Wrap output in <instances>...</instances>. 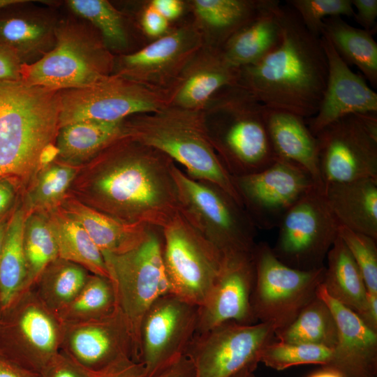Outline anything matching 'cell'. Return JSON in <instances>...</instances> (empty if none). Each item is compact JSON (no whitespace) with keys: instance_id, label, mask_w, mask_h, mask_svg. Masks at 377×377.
<instances>
[{"instance_id":"cell-15","label":"cell","mask_w":377,"mask_h":377,"mask_svg":"<svg viewBox=\"0 0 377 377\" xmlns=\"http://www.w3.org/2000/svg\"><path fill=\"white\" fill-rule=\"evenodd\" d=\"M275 331L269 323H225L195 334L186 355L194 364L196 377H230L244 368L255 371Z\"/></svg>"},{"instance_id":"cell-44","label":"cell","mask_w":377,"mask_h":377,"mask_svg":"<svg viewBox=\"0 0 377 377\" xmlns=\"http://www.w3.org/2000/svg\"><path fill=\"white\" fill-rule=\"evenodd\" d=\"M38 377H89L87 371L63 351L54 355L38 374Z\"/></svg>"},{"instance_id":"cell-7","label":"cell","mask_w":377,"mask_h":377,"mask_svg":"<svg viewBox=\"0 0 377 377\" xmlns=\"http://www.w3.org/2000/svg\"><path fill=\"white\" fill-rule=\"evenodd\" d=\"M152 228L134 249L120 254H103L117 306L128 324L135 361L138 362L143 318L157 299L170 293L163 263V237Z\"/></svg>"},{"instance_id":"cell-41","label":"cell","mask_w":377,"mask_h":377,"mask_svg":"<svg viewBox=\"0 0 377 377\" xmlns=\"http://www.w3.org/2000/svg\"><path fill=\"white\" fill-rule=\"evenodd\" d=\"M332 349L324 346L286 343L274 339L262 350L260 362L277 371L301 364L327 366L331 361Z\"/></svg>"},{"instance_id":"cell-27","label":"cell","mask_w":377,"mask_h":377,"mask_svg":"<svg viewBox=\"0 0 377 377\" xmlns=\"http://www.w3.org/2000/svg\"><path fill=\"white\" fill-rule=\"evenodd\" d=\"M281 6L279 1L271 0L257 17L226 41L221 50L230 66L239 69L255 64L278 46Z\"/></svg>"},{"instance_id":"cell-11","label":"cell","mask_w":377,"mask_h":377,"mask_svg":"<svg viewBox=\"0 0 377 377\" xmlns=\"http://www.w3.org/2000/svg\"><path fill=\"white\" fill-rule=\"evenodd\" d=\"M64 324L31 288L0 311V352L38 374L61 348Z\"/></svg>"},{"instance_id":"cell-58","label":"cell","mask_w":377,"mask_h":377,"mask_svg":"<svg viewBox=\"0 0 377 377\" xmlns=\"http://www.w3.org/2000/svg\"><path fill=\"white\" fill-rule=\"evenodd\" d=\"M0 311H1V306H0Z\"/></svg>"},{"instance_id":"cell-35","label":"cell","mask_w":377,"mask_h":377,"mask_svg":"<svg viewBox=\"0 0 377 377\" xmlns=\"http://www.w3.org/2000/svg\"><path fill=\"white\" fill-rule=\"evenodd\" d=\"M80 168L56 158L43 165L22 191L20 201L26 215L59 207Z\"/></svg>"},{"instance_id":"cell-6","label":"cell","mask_w":377,"mask_h":377,"mask_svg":"<svg viewBox=\"0 0 377 377\" xmlns=\"http://www.w3.org/2000/svg\"><path fill=\"white\" fill-rule=\"evenodd\" d=\"M114 59L101 37L70 21L57 24L54 47L22 64V80L54 91L89 86L112 74Z\"/></svg>"},{"instance_id":"cell-45","label":"cell","mask_w":377,"mask_h":377,"mask_svg":"<svg viewBox=\"0 0 377 377\" xmlns=\"http://www.w3.org/2000/svg\"><path fill=\"white\" fill-rule=\"evenodd\" d=\"M22 191V185L18 179L10 177L0 178V221L13 213Z\"/></svg>"},{"instance_id":"cell-53","label":"cell","mask_w":377,"mask_h":377,"mask_svg":"<svg viewBox=\"0 0 377 377\" xmlns=\"http://www.w3.org/2000/svg\"><path fill=\"white\" fill-rule=\"evenodd\" d=\"M358 316L368 327L377 332V295L368 293L367 308Z\"/></svg>"},{"instance_id":"cell-16","label":"cell","mask_w":377,"mask_h":377,"mask_svg":"<svg viewBox=\"0 0 377 377\" xmlns=\"http://www.w3.org/2000/svg\"><path fill=\"white\" fill-rule=\"evenodd\" d=\"M233 177L244 209L256 228L266 230L277 228L288 211L318 186L304 168L279 158L263 170Z\"/></svg>"},{"instance_id":"cell-31","label":"cell","mask_w":377,"mask_h":377,"mask_svg":"<svg viewBox=\"0 0 377 377\" xmlns=\"http://www.w3.org/2000/svg\"><path fill=\"white\" fill-rule=\"evenodd\" d=\"M322 35L325 36L349 66H355L374 87L377 86V43L373 31L354 27L341 17L323 20Z\"/></svg>"},{"instance_id":"cell-34","label":"cell","mask_w":377,"mask_h":377,"mask_svg":"<svg viewBox=\"0 0 377 377\" xmlns=\"http://www.w3.org/2000/svg\"><path fill=\"white\" fill-rule=\"evenodd\" d=\"M271 0H195L198 18L213 33L215 46L221 50L237 31L251 22Z\"/></svg>"},{"instance_id":"cell-5","label":"cell","mask_w":377,"mask_h":377,"mask_svg":"<svg viewBox=\"0 0 377 377\" xmlns=\"http://www.w3.org/2000/svg\"><path fill=\"white\" fill-rule=\"evenodd\" d=\"M264 110L265 106L239 85L223 88L204 109L214 147L233 177L263 170L278 158Z\"/></svg>"},{"instance_id":"cell-24","label":"cell","mask_w":377,"mask_h":377,"mask_svg":"<svg viewBox=\"0 0 377 377\" xmlns=\"http://www.w3.org/2000/svg\"><path fill=\"white\" fill-rule=\"evenodd\" d=\"M264 116L277 158L302 167L311 175L316 184L323 188L316 138L305 119L295 114L265 106Z\"/></svg>"},{"instance_id":"cell-40","label":"cell","mask_w":377,"mask_h":377,"mask_svg":"<svg viewBox=\"0 0 377 377\" xmlns=\"http://www.w3.org/2000/svg\"><path fill=\"white\" fill-rule=\"evenodd\" d=\"M67 4L76 15L88 20L99 31L109 50H123L128 35L121 14L105 0H70Z\"/></svg>"},{"instance_id":"cell-29","label":"cell","mask_w":377,"mask_h":377,"mask_svg":"<svg viewBox=\"0 0 377 377\" xmlns=\"http://www.w3.org/2000/svg\"><path fill=\"white\" fill-rule=\"evenodd\" d=\"M123 121L88 119L60 127L55 140L56 159L76 167L88 163L110 144L124 136Z\"/></svg>"},{"instance_id":"cell-46","label":"cell","mask_w":377,"mask_h":377,"mask_svg":"<svg viewBox=\"0 0 377 377\" xmlns=\"http://www.w3.org/2000/svg\"><path fill=\"white\" fill-rule=\"evenodd\" d=\"M87 371L89 377H145L142 364L131 359L120 361L100 371Z\"/></svg>"},{"instance_id":"cell-37","label":"cell","mask_w":377,"mask_h":377,"mask_svg":"<svg viewBox=\"0 0 377 377\" xmlns=\"http://www.w3.org/2000/svg\"><path fill=\"white\" fill-rule=\"evenodd\" d=\"M274 339L333 349L338 340L337 322L327 304L316 295L290 325L275 332Z\"/></svg>"},{"instance_id":"cell-36","label":"cell","mask_w":377,"mask_h":377,"mask_svg":"<svg viewBox=\"0 0 377 377\" xmlns=\"http://www.w3.org/2000/svg\"><path fill=\"white\" fill-rule=\"evenodd\" d=\"M90 274L81 265L57 258L43 269L30 288L57 314L79 293Z\"/></svg>"},{"instance_id":"cell-33","label":"cell","mask_w":377,"mask_h":377,"mask_svg":"<svg viewBox=\"0 0 377 377\" xmlns=\"http://www.w3.org/2000/svg\"><path fill=\"white\" fill-rule=\"evenodd\" d=\"M25 217L20 200L9 218L0 254L1 310L27 290V272L23 248Z\"/></svg>"},{"instance_id":"cell-3","label":"cell","mask_w":377,"mask_h":377,"mask_svg":"<svg viewBox=\"0 0 377 377\" xmlns=\"http://www.w3.org/2000/svg\"><path fill=\"white\" fill-rule=\"evenodd\" d=\"M59 91L22 80L0 81V178L23 191L38 169L57 156Z\"/></svg>"},{"instance_id":"cell-28","label":"cell","mask_w":377,"mask_h":377,"mask_svg":"<svg viewBox=\"0 0 377 377\" xmlns=\"http://www.w3.org/2000/svg\"><path fill=\"white\" fill-rule=\"evenodd\" d=\"M57 24L34 12L0 17V45L13 51L23 64H32L54 47Z\"/></svg>"},{"instance_id":"cell-32","label":"cell","mask_w":377,"mask_h":377,"mask_svg":"<svg viewBox=\"0 0 377 377\" xmlns=\"http://www.w3.org/2000/svg\"><path fill=\"white\" fill-rule=\"evenodd\" d=\"M46 213L59 258L78 264L91 274L108 278L103 255L84 228L59 207Z\"/></svg>"},{"instance_id":"cell-20","label":"cell","mask_w":377,"mask_h":377,"mask_svg":"<svg viewBox=\"0 0 377 377\" xmlns=\"http://www.w3.org/2000/svg\"><path fill=\"white\" fill-rule=\"evenodd\" d=\"M255 279L253 251L225 256L216 281L204 303L198 306L195 334L228 322L257 323L251 306Z\"/></svg>"},{"instance_id":"cell-50","label":"cell","mask_w":377,"mask_h":377,"mask_svg":"<svg viewBox=\"0 0 377 377\" xmlns=\"http://www.w3.org/2000/svg\"><path fill=\"white\" fill-rule=\"evenodd\" d=\"M152 377H196L191 359L184 355Z\"/></svg>"},{"instance_id":"cell-14","label":"cell","mask_w":377,"mask_h":377,"mask_svg":"<svg viewBox=\"0 0 377 377\" xmlns=\"http://www.w3.org/2000/svg\"><path fill=\"white\" fill-rule=\"evenodd\" d=\"M339 223L316 186L297 201L279 223L275 256L300 270L325 267L327 253L339 235Z\"/></svg>"},{"instance_id":"cell-10","label":"cell","mask_w":377,"mask_h":377,"mask_svg":"<svg viewBox=\"0 0 377 377\" xmlns=\"http://www.w3.org/2000/svg\"><path fill=\"white\" fill-rule=\"evenodd\" d=\"M162 230L163 263L170 293L201 306L217 279L225 255L180 212Z\"/></svg>"},{"instance_id":"cell-22","label":"cell","mask_w":377,"mask_h":377,"mask_svg":"<svg viewBox=\"0 0 377 377\" xmlns=\"http://www.w3.org/2000/svg\"><path fill=\"white\" fill-rule=\"evenodd\" d=\"M317 295L331 309L338 328L331 361L323 369L342 377H377V332L368 327L356 313L332 298L323 283Z\"/></svg>"},{"instance_id":"cell-13","label":"cell","mask_w":377,"mask_h":377,"mask_svg":"<svg viewBox=\"0 0 377 377\" xmlns=\"http://www.w3.org/2000/svg\"><path fill=\"white\" fill-rule=\"evenodd\" d=\"M315 137L323 186L362 179L377 180V113L343 117Z\"/></svg>"},{"instance_id":"cell-12","label":"cell","mask_w":377,"mask_h":377,"mask_svg":"<svg viewBox=\"0 0 377 377\" xmlns=\"http://www.w3.org/2000/svg\"><path fill=\"white\" fill-rule=\"evenodd\" d=\"M168 105L167 91L113 73L87 87L59 91V128L88 119L121 121Z\"/></svg>"},{"instance_id":"cell-19","label":"cell","mask_w":377,"mask_h":377,"mask_svg":"<svg viewBox=\"0 0 377 377\" xmlns=\"http://www.w3.org/2000/svg\"><path fill=\"white\" fill-rule=\"evenodd\" d=\"M63 324L60 350L82 368L96 371L126 359L135 361L132 334L117 306L101 318Z\"/></svg>"},{"instance_id":"cell-26","label":"cell","mask_w":377,"mask_h":377,"mask_svg":"<svg viewBox=\"0 0 377 377\" xmlns=\"http://www.w3.org/2000/svg\"><path fill=\"white\" fill-rule=\"evenodd\" d=\"M59 207L78 222L104 253L120 254L139 245L151 226L129 224L98 212L68 194Z\"/></svg>"},{"instance_id":"cell-48","label":"cell","mask_w":377,"mask_h":377,"mask_svg":"<svg viewBox=\"0 0 377 377\" xmlns=\"http://www.w3.org/2000/svg\"><path fill=\"white\" fill-rule=\"evenodd\" d=\"M141 24L148 36L159 38L168 32L169 22L149 4L142 15Z\"/></svg>"},{"instance_id":"cell-30","label":"cell","mask_w":377,"mask_h":377,"mask_svg":"<svg viewBox=\"0 0 377 377\" xmlns=\"http://www.w3.org/2000/svg\"><path fill=\"white\" fill-rule=\"evenodd\" d=\"M326 260L323 284L327 293L360 316L367 308L368 292L357 263L339 235Z\"/></svg>"},{"instance_id":"cell-4","label":"cell","mask_w":377,"mask_h":377,"mask_svg":"<svg viewBox=\"0 0 377 377\" xmlns=\"http://www.w3.org/2000/svg\"><path fill=\"white\" fill-rule=\"evenodd\" d=\"M123 126L124 136L162 151L184 165L189 177L217 187L244 207L234 177L214 147L204 110L168 105L131 116Z\"/></svg>"},{"instance_id":"cell-54","label":"cell","mask_w":377,"mask_h":377,"mask_svg":"<svg viewBox=\"0 0 377 377\" xmlns=\"http://www.w3.org/2000/svg\"><path fill=\"white\" fill-rule=\"evenodd\" d=\"M10 215L9 216L4 218L3 220L0 221V254H1L3 239H4V235L6 233L8 220Z\"/></svg>"},{"instance_id":"cell-25","label":"cell","mask_w":377,"mask_h":377,"mask_svg":"<svg viewBox=\"0 0 377 377\" xmlns=\"http://www.w3.org/2000/svg\"><path fill=\"white\" fill-rule=\"evenodd\" d=\"M322 192L340 226L377 239V180L326 184Z\"/></svg>"},{"instance_id":"cell-47","label":"cell","mask_w":377,"mask_h":377,"mask_svg":"<svg viewBox=\"0 0 377 377\" xmlns=\"http://www.w3.org/2000/svg\"><path fill=\"white\" fill-rule=\"evenodd\" d=\"M22 62L11 50L0 45V81L15 82L22 80Z\"/></svg>"},{"instance_id":"cell-39","label":"cell","mask_w":377,"mask_h":377,"mask_svg":"<svg viewBox=\"0 0 377 377\" xmlns=\"http://www.w3.org/2000/svg\"><path fill=\"white\" fill-rule=\"evenodd\" d=\"M116 306L109 278L91 274L79 293L57 315L63 323L82 322L105 316Z\"/></svg>"},{"instance_id":"cell-17","label":"cell","mask_w":377,"mask_h":377,"mask_svg":"<svg viewBox=\"0 0 377 377\" xmlns=\"http://www.w3.org/2000/svg\"><path fill=\"white\" fill-rule=\"evenodd\" d=\"M198 306L165 294L151 306L142 321L139 362L152 377L186 354L198 327Z\"/></svg>"},{"instance_id":"cell-43","label":"cell","mask_w":377,"mask_h":377,"mask_svg":"<svg viewBox=\"0 0 377 377\" xmlns=\"http://www.w3.org/2000/svg\"><path fill=\"white\" fill-rule=\"evenodd\" d=\"M286 2L308 31L318 37L322 35L325 19L355 15L351 0H288Z\"/></svg>"},{"instance_id":"cell-57","label":"cell","mask_w":377,"mask_h":377,"mask_svg":"<svg viewBox=\"0 0 377 377\" xmlns=\"http://www.w3.org/2000/svg\"><path fill=\"white\" fill-rule=\"evenodd\" d=\"M27 2L24 0H0V10Z\"/></svg>"},{"instance_id":"cell-9","label":"cell","mask_w":377,"mask_h":377,"mask_svg":"<svg viewBox=\"0 0 377 377\" xmlns=\"http://www.w3.org/2000/svg\"><path fill=\"white\" fill-rule=\"evenodd\" d=\"M253 258L256 279L251 306L254 318L257 323L272 325L276 331L283 329L316 297L325 266L310 271L292 268L280 261L265 242L256 244Z\"/></svg>"},{"instance_id":"cell-1","label":"cell","mask_w":377,"mask_h":377,"mask_svg":"<svg viewBox=\"0 0 377 377\" xmlns=\"http://www.w3.org/2000/svg\"><path fill=\"white\" fill-rule=\"evenodd\" d=\"M174 165L162 151L124 135L81 166L68 194L124 223L163 229L180 211Z\"/></svg>"},{"instance_id":"cell-2","label":"cell","mask_w":377,"mask_h":377,"mask_svg":"<svg viewBox=\"0 0 377 377\" xmlns=\"http://www.w3.org/2000/svg\"><path fill=\"white\" fill-rule=\"evenodd\" d=\"M281 38L258 61L239 68L237 84L267 108L308 119L318 112L326 87L327 62L320 37L281 6Z\"/></svg>"},{"instance_id":"cell-23","label":"cell","mask_w":377,"mask_h":377,"mask_svg":"<svg viewBox=\"0 0 377 377\" xmlns=\"http://www.w3.org/2000/svg\"><path fill=\"white\" fill-rule=\"evenodd\" d=\"M238 79L239 69L225 61L221 49L203 45L168 91L169 105L202 110L221 89L237 85Z\"/></svg>"},{"instance_id":"cell-38","label":"cell","mask_w":377,"mask_h":377,"mask_svg":"<svg viewBox=\"0 0 377 377\" xmlns=\"http://www.w3.org/2000/svg\"><path fill=\"white\" fill-rule=\"evenodd\" d=\"M23 248L28 289L34 285L43 269L59 258L57 246L46 212H34L26 215Z\"/></svg>"},{"instance_id":"cell-8","label":"cell","mask_w":377,"mask_h":377,"mask_svg":"<svg viewBox=\"0 0 377 377\" xmlns=\"http://www.w3.org/2000/svg\"><path fill=\"white\" fill-rule=\"evenodd\" d=\"M172 175L186 221L223 255L252 253L256 246V227L249 214L230 195L205 185L180 170Z\"/></svg>"},{"instance_id":"cell-52","label":"cell","mask_w":377,"mask_h":377,"mask_svg":"<svg viewBox=\"0 0 377 377\" xmlns=\"http://www.w3.org/2000/svg\"><path fill=\"white\" fill-rule=\"evenodd\" d=\"M0 377H38L0 352Z\"/></svg>"},{"instance_id":"cell-55","label":"cell","mask_w":377,"mask_h":377,"mask_svg":"<svg viewBox=\"0 0 377 377\" xmlns=\"http://www.w3.org/2000/svg\"><path fill=\"white\" fill-rule=\"evenodd\" d=\"M309 377H342L337 373L331 370L324 369L313 374Z\"/></svg>"},{"instance_id":"cell-21","label":"cell","mask_w":377,"mask_h":377,"mask_svg":"<svg viewBox=\"0 0 377 377\" xmlns=\"http://www.w3.org/2000/svg\"><path fill=\"white\" fill-rule=\"evenodd\" d=\"M320 38L327 62V78L319 109L306 121L314 136L343 117L377 113V94L350 68L325 36Z\"/></svg>"},{"instance_id":"cell-49","label":"cell","mask_w":377,"mask_h":377,"mask_svg":"<svg viewBox=\"0 0 377 377\" xmlns=\"http://www.w3.org/2000/svg\"><path fill=\"white\" fill-rule=\"evenodd\" d=\"M355 11V17L363 29L367 31H374L376 27L377 0H351Z\"/></svg>"},{"instance_id":"cell-42","label":"cell","mask_w":377,"mask_h":377,"mask_svg":"<svg viewBox=\"0 0 377 377\" xmlns=\"http://www.w3.org/2000/svg\"><path fill=\"white\" fill-rule=\"evenodd\" d=\"M339 236L357 263L368 293L377 295V239L341 226Z\"/></svg>"},{"instance_id":"cell-51","label":"cell","mask_w":377,"mask_h":377,"mask_svg":"<svg viewBox=\"0 0 377 377\" xmlns=\"http://www.w3.org/2000/svg\"><path fill=\"white\" fill-rule=\"evenodd\" d=\"M149 4L168 22L179 17L183 11V3L179 0H153Z\"/></svg>"},{"instance_id":"cell-56","label":"cell","mask_w":377,"mask_h":377,"mask_svg":"<svg viewBox=\"0 0 377 377\" xmlns=\"http://www.w3.org/2000/svg\"><path fill=\"white\" fill-rule=\"evenodd\" d=\"M253 372L254 370L250 368H244L237 371L230 377H256Z\"/></svg>"},{"instance_id":"cell-18","label":"cell","mask_w":377,"mask_h":377,"mask_svg":"<svg viewBox=\"0 0 377 377\" xmlns=\"http://www.w3.org/2000/svg\"><path fill=\"white\" fill-rule=\"evenodd\" d=\"M203 45L199 28L184 25L135 52L121 55L114 62V74L168 92Z\"/></svg>"}]
</instances>
